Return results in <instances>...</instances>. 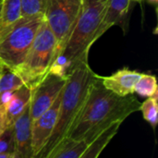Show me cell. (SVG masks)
<instances>
[{
	"label": "cell",
	"instance_id": "cell-5",
	"mask_svg": "<svg viewBox=\"0 0 158 158\" xmlns=\"http://www.w3.org/2000/svg\"><path fill=\"white\" fill-rule=\"evenodd\" d=\"M56 51V40L45 19L40 25L22 64L14 70L33 88L48 72Z\"/></svg>",
	"mask_w": 158,
	"mask_h": 158
},
{
	"label": "cell",
	"instance_id": "cell-19",
	"mask_svg": "<svg viewBox=\"0 0 158 158\" xmlns=\"http://www.w3.org/2000/svg\"><path fill=\"white\" fill-rule=\"evenodd\" d=\"M45 0H20V15L21 17L31 16L44 11Z\"/></svg>",
	"mask_w": 158,
	"mask_h": 158
},
{
	"label": "cell",
	"instance_id": "cell-2",
	"mask_svg": "<svg viewBox=\"0 0 158 158\" xmlns=\"http://www.w3.org/2000/svg\"><path fill=\"white\" fill-rule=\"evenodd\" d=\"M109 0H83L81 10L64 48L54 57L48 72L68 78L81 60L88 59L95 43L97 30L104 19Z\"/></svg>",
	"mask_w": 158,
	"mask_h": 158
},
{
	"label": "cell",
	"instance_id": "cell-18",
	"mask_svg": "<svg viewBox=\"0 0 158 158\" xmlns=\"http://www.w3.org/2000/svg\"><path fill=\"white\" fill-rule=\"evenodd\" d=\"M0 158H17L12 127H7L0 135Z\"/></svg>",
	"mask_w": 158,
	"mask_h": 158
},
{
	"label": "cell",
	"instance_id": "cell-12",
	"mask_svg": "<svg viewBox=\"0 0 158 158\" xmlns=\"http://www.w3.org/2000/svg\"><path fill=\"white\" fill-rule=\"evenodd\" d=\"M31 96V88L26 84H23L13 92L12 97L6 107V119L7 127L13 126L16 119L30 104Z\"/></svg>",
	"mask_w": 158,
	"mask_h": 158
},
{
	"label": "cell",
	"instance_id": "cell-22",
	"mask_svg": "<svg viewBox=\"0 0 158 158\" xmlns=\"http://www.w3.org/2000/svg\"><path fill=\"white\" fill-rule=\"evenodd\" d=\"M141 1H142V0H141Z\"/></svg>",
	"mask_w": 158,
	"mask_h": 158
},
{
	"label": "cell",
	"instance_id": "cell-6",
	"mask_svg": "<svg viewBox=\"0 0 158 158\" xmlns=\"http://www.w3.org/2000/svg\"><path fill=\"white\" fill-rule=\"evenodd\" d=\"M83 0H45L44 19L56 40L55 56L64 48L81 10Z\"/></svg>",
	"mask_w": 158,
	"mask_h": 158
},
{
	"label": "cell",
	"instance_id": "cell-17",
	"mask_svg": "<svg viewBox=\"0 0 158 158\" xmlns=\"http://www.w3.org/2000/svg\"><path fill=\"white\" fill-rule=\"evenodd\" d=\"M157 94H154L153 96L147 97V99L141 103L140 110L143 113V118L145 121H147L152 128L155 130L158 123V104H157Z\"/></svg>",
	"mask_w": 158,
	"mask_h": 158
},
{
	"label": "cell",
	"instance_id": "cell-11",
	"mask_svg": "<svg viewBox=\"0 0 158 158\" xmlns=\"http://www.w3.org/2000/svg\"><path fill=\"white\" fill-rule=\"evenodd\" d=\"M141 0H109L104 19L95 34L96 42L106 31L117 24H122L127 19L132 5Z\"/></svg>",
	"mask_w": 158,
	"mask_h": 158
},
{
	"label": "cell",
	"instance_id": "cell-3",
	"mask_svg": "<svg viewBox=\"0 0 158 158\" xmlns=\"http://www.w3.org/2000/svg\"><path fill=\"white\" fill-rule=\"evenodd\" d=\"M94 75L95 73L89 66L88 59L79 62L68 75L61 94L56 126L47 143L37 158H46L57 143L67 136L71 124L84 104Z\"/></svg>",
	"mask_w": 158,
	"mask_h": 158
},
{
	"label": "cell",
	"instance_id": "cell-8",
	"mask_svg": "<svg viewBox=\"0 0 158 158\" xmlns=\"http://www.w3.org/2000/svg\"><path fill=\"white\" fill-rule=\"evenodd\" d=\"M61 94L62 92L46 111L31 121V148L33 158H37L53 132L58 117Z\"/></svg>",
	"mask_w": 158,
	"mask_h": 158
},
{
	"label": "cell",
	"instance_id": "cell-21",
	"mask_svg": "<svg viewBox=\"0 0 158 158\" xmlns=\"http://www.w3.org/2000/svg\"><path fill=\"white\" fill-rule=\"evenodd\" d=\"M1 70H2V68H0V73H1Z\"/></svg>",
	"mask_w": 158,
	"mask_h": 158
},
{
	"label": "cell",
	"instance_id": "cell-4",
	"mask_svg": "<svg viewBox=\"0 0 158 158\" xmlns=\"http://www.w3.org/2000/svg\"><path fill=\"white\" fill-rule=\"evenodd\" d=\"M44 19L42 13L20 17L0 41V68L16 70L24 61Z\"/></svg>",
	"mask_w": 158,
	"mask_h": 158
},
{
	"label": "cell",
	"instance_id": "cell-1",
	"mask_svg": "<svg viewBox=\"0 0 158 158\" xmlns=\"http://www.w3.org/2000/svg\"><path fill=\"white\" fill-rule=\"evenodd\" d=\"M141 103L133 94L119 96L107 90L101 76L94 75L81 110L71 124L67 136L82 140L89 144L102 131L116 121L123 122L140 110Z\"/></svg>",
	"mask_w": 158,
	"mask_h": 158
},
{
	"label": "cell",
	"instance_id": "cell-16",
	"mask_svg": "<svg viewBox=\"0 0 158 158\" xmlns=\"http://www.w3.org/2000/svg\"><path fill=\"white\" fill-rule=\"evenodd\" d=\"M156 77L152 74L143 73L134 86V93L143 97H150L157 94Z\"/></svg>",
	"mask_w": 158,
	"mask_h": 158
},
{
	"label": "cell",
	"instance_id": "cell-13",
	"mask_svg": "<svg viewBox=\"0 0 158 158\" xmlns=\"http://www.w3.org/2000/svg\"><path fill=\"white\" fill-rule=\"evenodd\" d=\"M87 143L66 136L46 156V158H81L87 148Z\"/></svg>",
	"mask_w": 158,
	"mask_h": 158
},
{
	"label": "cell",
	"instance_id": "cell-9",
	"mask_svg": "<svg viewBox=\"0 0 158 158\" xmlns=\"http://www.w3.org/2000/svg\"><path fill=\"white\" fill-rule=\"evenodd\" d=\"M12 128L16 157L33 158L31 148V118L30 114V104L16 119Z\"/></svg>",
	"mask_w": 158,
	"mask_h": 158
},
{
	"label": "cell",
	"instance_id": "cell-15",
	"mask_svg": "<svg viewBox=\"0 0 158 158\" xmlns=\"http://www.w3.org/2000/svg\"><path fill=\"white\" fill-rule=\"evenodd\" d=\"M20 17V0H0V41Z\"/></svg>",
	"mask_w": 158,
	"mask_h": 158
},
{
	"label": "cell",
	"instance_id": "cell-10",
	"mask_svg": "<svg viewBox=\"0 0 158 158\" xmlns=\"http://www.w3.org/2000/svg\"><path fill=\"white\" fill-rule=\"evenodd\" d=\"M142 74V72L124 68L110 76H101V81L107 90L119 96H127L134 94V86Z\"/></svg>",
	"mask_w": 158,
	"mask_h": 158
},
{
	"label": "cell",
	"instance_id": "cell-20",
	"mask_svg": "<svg viewBox=\"0 0 158 158\" xmlns=\"http://www.w3.org/2000/svg\"><path fill=\"white\" fill-rule=\"evenodd\" d=\"M150 4H152V5H155V6H156L158 3V0H147Z\"/></svg>",
	"mask_w": 158,
	"mask_h": 158
},
{
	"label": "cell",
	"instance_id": "cell-7",
	"mask_svg": "<svg viewBox=\"0 0 158 158\" xmlns=\"http://www.w3.org/2000/svg\"><path fill=\"white\" fill-rule=\"evenodd\" d=\"M66 77L47 72V74L31 88L30 102V114L31 121L46 111L62 92L66 81Z\"/></svg>",
	"mask_w": 158,
	"mask_h": 158
},
{
	"label": "cell",
	"instance_id": "cell-14",
	"mask_svg": "<svg viewBox=\"0 0 158 158\" xmlns=\"http://www.w3.org/2000/svg\"><path fill=\"white\" fill-rule=\"evenodd\" d=\"M121 121H116L106 129L102 131L88 145L81 158H97L114 136L118 133L119 127L121 126Z\"/></svg>",
	"mask_w": 158,
	"mask_h": 158
}]
</instances>
